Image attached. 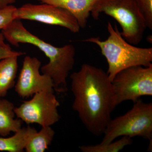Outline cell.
<instances>
[{
    "instance_id": "18",
    "label": "cell",
    "mask_w": 152,
    "mask_h": 152,
    "mask_svg": "<svg viewBox=\"0 0 152 152\" xmlns=\"http://www.w3.org/2000/svg\"><path fill=\"white\" fill-rule=\"evenodd\" d=\"M4 37L2 31H0V61L12 56L20 57L25 54L22 52L14 51L8 44L5 42Z\"/></svg>"
},
{
    "instance_id": "15",
    "label": "cell",
    "mask_w": 152,
    "mask_h": 152,
    "mask_svg": "<svg viewBox=\"0 0 152 152\" xmlns=\"http://www.w3.org/2000/svg\"><path fill=\"white\" fill-rule=\"evenodd\" d=\"M132 143V140L131 138L124 136L118 140L114 141L109 143L82 145L79 148L82 152H118Z\"/></svg>"
},
{
    "instance_id": "13",
    "label": "cell",
    "mask_w": 152,
    "mask_h": 152,
    "mask_svg": "<svg viewBox=\"0 0 152 152\" xmlns=\"http://www.w3.org/2000/svg\"><path fill=\"white\" fill-rule=\"evenodd\" d=\"M35 128L28 126L22 128L11 137H0V151L8 152H22L28 140L37 132Z\"/></svg>"
},
{
    "instance_id": "10",
    "label": "cell",
    "mask_w": 152,
    "mask_h": 152,
    "mask_svg": "<svg viewBox=\"0 0 152 152\" xmlns=\"http://www.w3.org/2000/svg\"><path fill=\"white\" fill-rule=\"evenodd\" d=\"M65 10L77 21L81 28L87 26L91 12L98 0H38Z\"/></svg>"
},
{
    "instance_id": "5",
    "label": "cell",
    "mask_w": 152,
    "mask_h": 152,
    "mask_svg": "<svg viewBox=\"0 0 152 152\" xmlns=\"http://www.w3.org/2000/svg\"><path fill=\"white\" fill-rule=\"evenodd\" d=\"M103 134L101 144L109 143L124 136L131 138L140 137L152 140V103H146L139 99L134 102L132 107L127 113L111 119Z\"/></svg>"
},
{
    "instance_id": "17",
    "label": "cell",
    "mask_w": 152,
    "mask_h": 152,
    "mask_svg": "<svg viewBox=\"0 0 152 152\" xmlns=\"http://www.w3.org/2000/svg\"><path fill=\"white\" fill-rule=\"evenodd\" d=\"M16 8L11 5L0 9V30L4 29L15 20L14 13Z\"/></svg>"
},
{
    "instance_id": "3",
    "label": "cell",
    "mask_w": 152,
    "mask_h": 152,
    "mask_svg": "<svg viewBox=\"0 0 152 152\" xmlns=\"http://www.w3.org/2000/svg\"><path fill=\"white\" fill-rule=\"evenodd\" d=\"M109 36L105 40L99 37L88 38L84 41L97 45L108 64L107 72L112 81L121 71L135 66L148 67L152 64V48L135 46L123 37L116 26L110 22L107 26Z\"/></svg>"
},
{
    "instance_id": "6",
    "label": "cell",
    "mask_w": 152,
    "mask_h": 152,
    "mask_svg": "<svg viewBox=\"0 0 152 152\" xmlns=\"http://www.w3.org/2000/svg\"><path fill=\"white\" fill-rule=\"evenodd\" d=\"M117 106L126 101L134 102L143 96H152V64L121 71L112 81Z\"/></svg>"
},
{
    "instance_id": "19",
    "label": "cell",
    "mask_w": 152,
    "mask_h": 152,
    "mask_svg": "<svg viewBox=\"0 0 152 152\" xmlns=\"http://www.w3.org/2000/svg\"><path fill=\"white\" fill-rule=\"evenodd\" d=\"M17 0H0V9L12 5Z\"/></svg>"
},
{
    "instance_id": "12",
    "label": "cell",
    "mask_w": 152,
    "mask_h": 152,
    "mask_svg": "<svg viewBox=\"0 0 152 152\" xmlns=\"http://www.w3.org/2000/svg\"><path fill=\"white\" fill-rule=\"evenodd\" d=\"M18 57H10L0 61V98L5 97L15 84Z\"/></svg>"
},
{
    "instance_id": "4",
    "label": "cell",
    "mask_w": 152,
    "mask_h": 152,
    "mask_svg": "<svg viewBox=\"0 0 152 152\" xmlns=\"http://www.w3.org/2000/svg\"><path fill=\"white\" fill-rule=\"evenodd\" d=\"M104 13L118 23L121 34L127 42L137 45L141 42L147 28L145 21L135 0H98L91 15L95 20Z\"/></svg>"
},
{
    "instance_id": "2",
    "label": "cell",
    "mask_w": 152,
    "mask_h": 152,
    "mask_svg": "<svg viewBox=\"0 0 152 152\" xmlns=\"http://www.w3.org/2000/svg\"><path fill=\"white\" fill-rule=\"evenodd\" d=\"M1 31L5 39L13 45L18 47L20 44H30L43 52L49 61L40 68L42 74L52 79L55 91H67V79L75 62V49L72 45L54 46L30 32L21 20H14Z\"/></svg>"
},
{
    "instance_id": "9",
    "label": "cell",
    "mask_w": 152,
    "mask_h": 152,
    "mask_svg": "<svg viewBox=\"0 0 152 152\" xmlns=\"http://www.w3.org/2000/svg\"><path fill=\"white\" fill-rule=\"evenodd\" d=\"M41 62L36 57L26 56L23 61L15 91L23 99L43 91L54 92L53 82L49 76L41 74Z\"/></svg>"
},
{
    "instance_id": "11",
    "label": "cell",
    "mask_w": 152,
    "mask_h": 152,
    "mask_svg": "<svg viewBox=\"0 0 152 152\" xmlns=\"http://www.w3.org/2000/svg\"><path fill=\"white\" fill-rule=\"evenodd\" d=\"M13 103L6 99H0V136L6 137L22 128L23 122L15 118Z\"/></svg>"
},
{
    "instance_id": "14",
    "label": "cell",
    "mask_w": 152,
    "mask_h": 152,
    "mask_svg": "<svg viewBox=\"0 0 152 152\" xmlns=\"http://www.w3.org/2000/svg\"><path fill=\"white\" fill-rule=\"evenodd\" d=\"M55 135V131L51 126L42 127L36 132L28 141L25 151L26 152H44L51 145Z\"/></svg>"
},
{
    "instance_id": "7",
    "label": "cell",
    "mask_w": 152,
    "mask_h": 152,
    "mask_svg": "<svg viewBox=\"0 0 152 152\" xmlns=\"http://www.w3.org/2000/svg\"><path fill=\"white\" fill-rule=\"evenodd\" d=\"M54 92L43 91L36 93L29 100L23 101L14 109L15 115L27 124H37L51 126L61 118L58 112L60 103Z\"/></svg>"
},
{
    "instance_id": "16",
    "label": "cell",
    "mask_w": 152,
    "mask_h": 152,
    "mask_svg": "<svg viewBox=\"0 0 152 152\" xmlns=\"http://www.w3.org/2000/svg\"><path fill=\"white\" fill-rule=\"evenodd\" d=\"M145 21L147 28L152 29V0H135Z\"/></svg>"
},
{
    "instance_id": "1",
    "label": "cell",
    "mask_w": 152,
    "mask_h": 152,
    "mask_svg": "<svg viewBox=\"0 0 152 152\" xmlns=\"http://www.w3.org/2000/svg\"><path fill=\"white\" fill-rule=\"evenodd\" d=\"M70 78L73 109L90 132L95 136L103 134L117 106L108 75L101 68L84 64Z\"/></svg>"
},
{
    "instance_id": "8",
    "label": "cell",
    "mask_w": 152,
    "mask_h": 152,
    "mask_svg": "<svg viewBox=\"0 0 152 152\" xmlns=\"http://www.w3.org/2000/svg\"><path fill=\"white\" fill-rule=\"evenodd\" d=\"M14 17L15 20H29L62 27L73 33L79 32L81 28L77 20L69 12L45 3L25 4L17 8Z\"/></svg>"
}]
</instances>
